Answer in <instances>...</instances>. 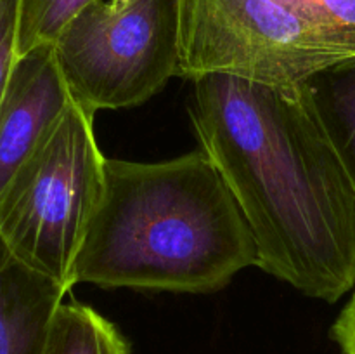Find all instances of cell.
I'll return each instance as SVG.
<instances>
[{
  "label": "cell",
  "mask_w": 355,
  "mask_h": 354,
  "mask_svg": "<svg viewBox=\"0 0 355 354\" xmlns=\"http://www.w3.org/2000/svg\"><path fill=\"white\" fill-rule=\"evenodd\" d=\"M187 111L252 229L257 267L329 304L352 290L355 187L305 83L205 75Z\"/></svg>",
  "instance_id": "1"
},
{
  "label": "cell",
  "mask_w": 355,
  "mask_h": 354,
  "mask_svg": "<svg viewBox=\"0 0 355 354\" xmlns=\"http://www.w3.org/2000/svg\"><path fill=\"white\" fill-rule=\"evenodd\" d=\"M257 264L252 229L203 149L163 162L106 158L75 285L210 294Z\"/></svg>",
  "instance_id": "2"
},
{
  "label": "cell",
  "mask_w": 355,
  "mask_h": 354,
  "mask_svg": "<svg viewBox=\"0 0 355 354\" xmlns=\"http://www.w3.org/2000/svg\"><path fill=\"white\" fill-rule=\"evenodd\" d=\"M94 117L73 99L0 200V239L10 253L69 292L76 257L104 191L106 158Z\"/></svg>",
  "instance_id": "3"
},
{
  "label": "cell",
  "mask_w": 355,
  "mask_h": 354,
  "mask_svg": "<svg viewBox=\"0 0 355 354\" xmlns=\"http://www.w3.org/2000/svg\"><path fill=\"white\" fill-rule=\"evenodd\" d=\"M179 76L297 85L354 51L293 0H175Z\"/></svg>",
  "instance_id": "4"
},
{
  "label": "cell",
  "mask_w": 355,
  "mask_h": 354,
  "mask_svg": "<svg viewBox=\"0 0 355 354\" xmlns=\"http://www.w3.org/2000/svg\"><path fill=\"white\" fill-rule=\"evenodd\" d=\"M71 97L92 113L141 106L179 76L175 0H94L54 42Z\"/></svg>",
  "instance_id": "5"
},
{
  "label": "cell",
  "mask_w": 355,
  "mask_h": 354,
  "mask_svg": "<svg viewBox=\"0 0 355 354\" xmlns=\"http://www.w3.org/2000/svg\"><path fill=\"white\" fill-rule=\"evenodd\" d=\"M71 103L54 45L17 56L0 103V200Z\"/></svg>",
  "instance_id": "6"
},
{
  "label": "cell",
  "mask_w": 355,
  "mask_h": 354,
  "mask_svg": "<svg viewBox=\"0 0 355 354\" xmlns=\"http://www.w3.org/2000/svg\"><path fill=\"white\" fill-rule=\"evenodd\" d=\"M69 290L30 269L0 239V354H42Z\"/></svg>",
  "instance_id": "7"
},
{
  "label": "cell",
  "mask_w": 355,
  "mask_h": 354,
  "mask_svg": "<svg viewBox=\"0 0 355 354\" xmlns=\"http://www.w3.org/2000/svg\"><path fill=\"white\" fill-rule=\"evenodd\" d=\"M305 87L355 187V56L318 71Z\"/></svg>",
  "instance_id": "8"
},
{
  "label": "cell",
  "mask_w": 355,
  "mask_h": 354,
  "mask_svg": "<svg viewBox=\"0 0 355 354\" xmlns=\"http://www.w3.org/2000/svg\"><path fill=\"white\" fill-rule=\"evenodd\" d=\"M42 354H132L118 326L76 301L62 302L52 318Z\"/></svg>",
  "instance_id": "9"
},
{
  "label": "cell",
  "mask_w": 355,
  "mask_h": 354,
  "mask_svg": "<svg viewBox=\"0 0 355 354\" xmlns=\"http://www.w3.org/2000/svg\"><path fill=\"white\" fill-rule=\"evenodd\" d=\"M94 0H21L17 56L52 45L69 21Z\"/></svg>",
  "instance_id": "10"
},
{
  "label": "cell",
  "mask_w": 355,
  "mask_h": 354,
  "mask_svg": "<svg viewBox=\"0 0 355 354\" xmlns=\"http://www.w3.org/2000/svg\"><path fill=\"white\" fill-rule=\"evenodd\" d=\"M21 0H0V103L17 59V26Z\"/></svg>",
  "instance_id": "11"
},
{
  "label": "cell",
  "mask_w": 355,
  "mask_h": 354,
  "mask_svg": "<svg viewBox=\"0 0 355 354\" xmlns=\"http://www.w3.org/2000/svg\"><path fill=\"white\" fill-rule=\"evenodd\" d=\"M331 335L342 354H355V294L336 318Z\"/></svg>",
  "instance_id": "12"
}]
</instances>
